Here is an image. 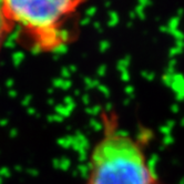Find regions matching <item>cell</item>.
<instances>
[{"label": "cell", "mask_w": 184, "mask_h": 184, "mask_svg": "<svg viewBox=\"0 0 184 184\" xmlns=\"http://www.w3.org/2000/svg\"><path fill=\"white\" fill-rule=\"evenodd\" d=\"M84 0H4L2 11L12 32L35 52L51 53L73 41L75 20Z\"/></svg>", "instance_id": "obj_1"}, {"label": "cell", "mask_w": 184, "mask_h": 184, "mask_svg": "<svg viewBox=\"0 0 184 184\" xmlns=\"http://www.w3.org/2000/svg\"><path fill=\"white\" fill-rule=\"evenodd\" d=\"M102 117V134L91 150L84 184H155L141 143L120 129L114 113Z\"/></svg>", "instance_id": "obj_2"}, {"label": "cell", "mask_w": 184, "mask_h": 184, "mask_svg": "<svg viewBox=\"0 0 184 184\" xmlns=\"http://www.w3.org/2000/svg\"><path fill=\"white\" fill-rule=\"evenodd\" d=\"M12 33V29L9 24L8 20L6 19V17L2 11V7H1V1H0V52L2 50L4 43L6 39Z\"/></svg>", "instance_id": "obj_3"}, {"label": "cell", "mask_w": 184, "mask_h": 184, "mask_svg": "<svg viewBox=\"0 0 184 184\" xmlns=\"http://www.w3.org/2000/svg\"><path fill=\"white\" fill-rule=\"evenodd\" d=\"M155 184H159V183H157H157H155Z\"/></svg>", "instance_id": "obj_4"}]
</instances>
